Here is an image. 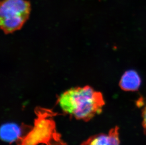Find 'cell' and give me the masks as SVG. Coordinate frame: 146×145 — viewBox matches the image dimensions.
I'll return each mask as SVG.
<instances>
[{"label": "cell", "instance_id": "cell-4", "mask_svg": "<svg viewBox=\"0 0 146 145\" xmlns=\"http://www.w3.org/2000/svg\"><path fill=\"white\" fill-rule=\"evenodd\" d=\"M81 145H121L119 127L114 126L108 133H100L92 136Z\"/></svg>", "mask_w": 146, "mask_h": 145}, {"label": "cell", "instance_id": "cell-5", "mask_svg": "<svg viewBox=\"0 0 146 145\" xmlns=\"http://www.w3.org/2000/svg\"><path fill=\"white\" fill-rule=\"evenodd\" d=\"M141 80L138 72L134 70H127L121 76L119 86L125 92H135L141 86Z\"/></svg>", "mask_w": 146, "mask_h": 145}, {"label": "cell", "instance_id": "cell-7", "mask_svg": "<svg viewBox=\"0 0 146 145\" xmlns=\"http://www.w3.org/2000/svg\"><path fill=\"white\" fill-rule=\"evenodd\" d=\"M142 126L144 132L146 135V102L142 110Z\"/></svg>", "mask_w": 146, "mask_h": 145}, {"label": "cell", "instance_id": "cell-3", "mask_svg": "<svg viewBox=\"0 0 146 145\" xmlns=\"http://www.w3.org/2000/svg\"><path fill=\"white\" fill-rule=\"evenodd\" d=\"M31 4L26 0H3L0 4V26L5 34L19 30L29 18Z\"/></svg>", "mask_w": 146, "mask_h": 145}, {"label": "cell", "instance_id": "cell-2", "mask_svg": "<svg viewBox=\"0 0 146 145\" xmlns=\"http://www.w3.org/2000/svg\"><path fill=\"white\" fill-rule=\"evenodd\" d=\"M34 126L26 135L17 141V145H67L57 131L54 117L56 113L51 110L37 107Z\"/></svg>", "mask_w": 146, "mask_h": 145}, {"label": "cell", "instance_id": "cell-1", "mask_svg": "<svg viewBox=\"0 0 146 145\" xmlns=\"http://www.w3.org/2000/svg\"><path fill=\"white\" fill-rule=\"evenodd\" d=\"M57 102L64 114L85 122L101 114L105 105L102 93L89 86L69 89L61 94Z\"/></svg>", "mask_w": 146, "mask_h": 145}, {"label": "cell", "instance_id": "cell-6", "mask_svg": "<svg viewBox=\"0 0 146 145\" xmlns=\"http://www.w3.org/2000/svg\"><path fill=\"white\" fill-rule=\"evenodd\" d=\"M22 128L13 123H4L0 129V137L1 140L8 143L17 141L21 136Z\"/></svg>", "mask_w": 146, "mask_h": 145}]
</instances>
